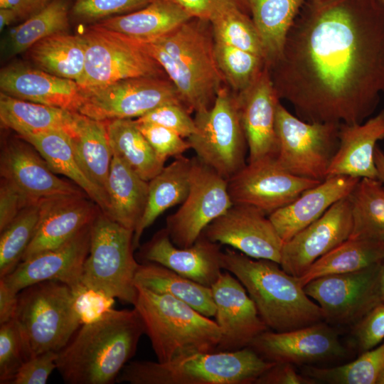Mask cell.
<instances>
[{
    "mask_svg": "<svg viewBox=\"0 0 384 384\" xmlns=\"http://www.w3.org/2000/svg\"><path fill=\"white\" fill-rule=\"evenodd\" d=\"M269 69L300 119L363 122L384 93V3L306 1Z\"/></svg>",
    "mask_w": 384,
    "mask_h": 384,
    "instance_id": "cell-1",
    "label": "cell"
},
{
    "mask_svg": "<svg viewBox=\"0 0 384 384\" xmlns=\"http://www.w3.org/2000/svg\"><path fill=\"white\" fill-rule=\"evenodd\" d=\"M144 326L137 310L112 309L82 324L58 352L56 370L69 384H111L136 352Z\"/></svg>",
    "mask_w": 384,
    "mask_h": 384,
    "instance_id": "cell-2",
    "label": "cell"
},
{
    "mask_svg": "<svg viewBox=\"0 0 384 384\" xmlns=\"http://www.w3.org/2000/svg\"><path fill=\"white\" fill-rule=\"evenodd\" d=\"M137 41L163 68L190 114L213 105L225 82L215 61L209 21L191 18L159 38Z\"/></svg>",
    "mask_w": 384,
    "mask_h": 384,
    "instance_id": "cell-3",
    "label": "cell"
},
{
    "mask_svg": "<svg viewBox=\"0 0 384 384\" xmlns=\"http://www.w3.org/2000/svg\"><path fill=\"white\" fill-rule=\"evenodd\" d=\"M220 263L244 286L270 330L287 331L324 321L319 304L279 263L229 248L222 251Z\"/></svg>",
    "mask_w": 384,
    "mask_h": 384,
    "instance_id": "cell-4",
    "label": "cell"
},
{
    "mask_svg": "<svg viewBox=\"0 0 384 384\" xmlns=\"http://www.w3.org/2000/svg\"><path fill=\"white\" fill-rule=\"evenodd\" d=\"M275 363L250 347L236 351L197 353L167 362L127 363L116 382L130 384H251Z\"/></svg>",
    "mask_w": 384,
    "mask_h": 384,
    "instance_id": "cell-5",
    "label": "cell"
},
{
    "mask_svg": "<svg viewBox=\"0 0 384 384\" xmlns=\"http://www.w3.org/2000/svg\"><path fill=\"white\" fill-rule=\"evenodd\" d=\"M133 304L159 362L215 351L220 331L215 321L170 295L136 284Z\"/></svg>",
    "mask_w": 384,
    "mask_h": 384,
    "instance_id": "cell-6",
    "label": "cell"
},
{
    "mask_svg": "<svg viewBox=\"0 0 384 384\" xmlns=\"http://www.w3.org/2000/svg\"><path fill=\"white\" fill-rule=\"evenodd\" d=\"M14 319L27 360L47 351L59 352L81 325L72 289L58 281L41 282L21 290Z\"/></svg>",
    "mask_w": 384,
    "mask_h": 384,
    "instance_id": "cell-7",
    "label": "cell"
},
{
    "mask_svg": "<svg viewBox=\"0 0 384 384\" xmlns=\"http://www.w3.org/2000/svg\"><path fill=\"white\" fill-rule=\"evenodd\" d=\"M133 230L100 210L91 225L82 284L133 305L137 297L134 277L139 265L133 254Z\"/></svg>",
    "mask_w": 384,
    "mask_h": 384,
    "instance_id": "cell-8",
    "label": "cell"
},
{
    "mask_svg": "<svg viewBox=\"0 0 384 384\" xmlns=\"http://www.w3.org/2000/svg\"><path fill=\"white\" fill-rule=\"evenodd\" d=\"M196 130L186 139L196 157L228 180L247 164L248 151L235 93L225 85L213 105L195 113Z\"/></svg>",
    "mask_w": 384,
    "mask_h": 384,
    "instance_id": "cell-9",
    "label": "cell"
},
{
    "mask_svg": "<svg viewBox=\"0 0 384 384\" xmlns=\"http://www.w3.org/2000/svg\"><path fill=\"white\" fill-rule=\"evenodd\" d=\"M275 127L278 163L294 176L319 181L326 179L338 146L340 124L304 121L279 102Z\"/></svg>",
    "mask_w": 384,
    "mask_h": 384,
    "instance_id": "cell-10",
    "label": "cell"
},
{
    "mask_svg": "<svg viewBox=\"0 0 384 384\" xmlns=\"http://www.w3.org/2000/svg\"><path fill=\"white\" fill-rule=\"evenodd\" d=\"M86 44L84 72L76 82L88 88L138 77H164L161 65L135 40L96 23L82 35Z\"/></svg>",
    "mask_w": 384,
    "mask_h": 384,
    "instance_id": "cell-11",
    "label": "cell"
},
{
    "mask_svg": "<svg viewBox=\"0 0 384 384\" xmlns=\"http://www.w3.org/2000/svg\"><path fill=\"white\" fill-rule=\"evenodd\" d=\"M82 90L78 112L100 121L139 118L162 105L181 104L176 87L165 77L132 78Z\"/></svg>",
    "mask_w": 384,
    "mask_h": 384,
    "instance_id": "cell-12",
    "label": "cell"
},
{
    "mask_svg": "<svg viewBox=\"0 0 384 384\" xmlns=\"http://www.w3.org/2000/svg\"><path fill=\"white\" fill-rule=\"evenodd\" d=\"M192 161L188 194L180 208L166 218L165 228L179 247L193 245L203 230L233 205L228 180L196 156Z\"/></svg>",
    "mask_w": 384,
    "mask_h": 384,
    "instance_id": "cell-13",
    "label": "cell"
},
{
    "mask_svg": "<svg viewBox=\"0 0 384 384\" xmlns=\"http://www.w3.org/2000/svg\"><path fill=\"white\" fill-rule=\"evenodd\" d=\"M379 262L356 272L321 277L304 287L306 294L320 306L324 321L353 326L380 304Z\"/></svg>",
    "mask_w": 384,
    "mask_h": 384,
    "instance_id": "cell-14",
    "label": "cell"
},
{
    "mask_svg": "<svg viewBox=\"0 0 384 384\" xmlns=\"http://www.w3.org/2000/svg\"><path fill=\"white\" fill-rule=\"evenodd\" d=\"M320 182L294 176L276 158L269 157L248 162L228 180V190L233 204L256 208L268 216Z\"/></svg>",
    "mask_w": 384,
    "mask_h": 384,
    "instance_id": "cell-15",
    "label": "cell"
},
{
    "mask_svg": "<svg viewBox=\"0 0 384 384\" xmlns=\"http://www.w3.org/2000/svg\"><path fill=\"white\" fill-rule=\"evenodd\" d=\"M248 347L267 361L293 365L311 366L347 354L336 330L324 321L283 332L267 330Z\"/></svg>",
    "mask_w": 384,
    "mask_h": 384,
    "instance_id": "cell-16",
    "label": "cell"
},
{
    "mask_svg": "<svg viewBox=\"0 0 384 384\" xmlns=\"http://www.w3.org/2000/svg\"><path fill=\"white\" fill-rule=\"evenodd\" d=\"M201 235L250 257L280 263L284 242L268 216L256 208L233 204Z\"/></svg>",
    "mask_w": 384,
    "mask_h": 384,
    "instance_id": "cell-17",
    "label": "cell"
},
{
    "mask_svg": "<svg viewBox=\"0 0 384 384\" xmlns=\"http://www.w3.org/2000/svg\"><path fill=\"white\" fill-rule=\"evenodd\" d=\"M351 230L352 216L348 196L284 242L279 265L288 274L299 277L315 261L348 240Z\"/></svg>",
    "mask_w": 384,
    "mask_h": 384,
    "instance_id": "cell-18",
    "label": "cell"
},
{
    "mask_svg": "<svg viewBox=\"0 0 384 384\" xmlns=\"http://www.w3.org/2000/svg\"><path fill=\"white\" fill-rule=\"evenodd\" d=\"M215 304V321L220 339L215 351H236L248 347L269 330L242 283L228 271L222 272L211 286Z\"/></svg>",
    "mask_w": 384,
    "mask_h": 384,
    "instance_id": "cell-19",
    "label": "cell"
},
{
    "mask_svg": "<svg viewBox=\"0 0 384 384\" xmlns=\"http://www.w3.org/2000/svg\"><path fill=\"white\" fill-rule=\"evenodd\" d=\"M1 177L13 182L30 200L85 194L60 178L40 153L20 137L4 139L0 159Z\"/></svg>",
    "mask_w": 384,
    "mask_h": 384,
    "instance_id": "cell-20",
    "label": "cell"
},
{
    "mask_svg": "<svg viewBox=\"0 0 384 384\" xmlns=\"http://www.w3.org/2000/svg\"><path fill=\"white\" fill-rule=\"evenodd\" d=\"M92 223L63 245L21 261L11 273L0 279L16 293L45 281L61 282L75 291L82 285L83 266L90 249Z\"/></svg>",
    "mask_w": 384,
    "mask_h": 384,
    "instance_id": "cell-21",
    "label": "cell"
},
{
    "mask_svg": "<svg viewBox=\"0 0 384 384\" xmlns=\"http://www.w3.org/2000/svg\"><path fill=\"white\" fill-rule=\"evenodd\" d=\"M235 93L249 152L248 162L276 158L277 139L275 121L280 102L266 65L252 83Z\"/></svg>",
    "mask_w": 384,
    "mask_h": 384,
    "instance_id": "cell-22",
    "label": "cell"
},
{
    "mask_svg": "<svg viewBox=\"0 0 384 384\" xmlns=\"http://www.w3.org/2000/svg\"><path fill=\"white\" fill-rule=\"evenodd\" d=\"M220 244L203 235L193 245H175L166 228L159 230L139 249L138 256L143 262L164 266L181 276L211 287L222 273Z\"/></svg>",
    "mask_w": 384,
    "mask_h": 384,
    "instance_id": "cell-23",
    "label": "cell"
},
{
    "mask_svg": "<svg viewBox=\"0 0 384 384\" xmlns=\"http://www.w3.org/2000/svg\"><path fill=\"white\" fill-rule=\"evenodd\" d=\"M87 197L82 194L41 200L40 220L21 261L63 245L90 225L101 210Z\"/></svg>",
    "mask_w": 384,
    "mask_h": 384,
    "instance_id": "cell-24",
    "label": "cell"
},
{
    "mask_svg": "<svg viewBox=\"0 0 384 384\" xmlns=\"http://www.w3.org/2000/svg\"><path fill=\"white\" fill-rule=\"evenodd\" d=\"M0 89L13 97L75 112L83 102V90L75 81L22 63L1 68Z\"/></svg>",
    "mask_w": 384,
    "mask_h": 384,
    "instance_id": "cell-25",
    "label": "cell"
},
{
    "mask_svg": "<svg viewBox=\"0 0 384 384\" xmlns=\"http://www.w3.org/2000/svg\"><path fill=\"white\" fill-rule=\"evenodd\" d=\"M360 179L349 176L326 178L268 218L285 242L319 218L337 201L349 196Z\"/></svg>",
    "mask_w": 384,
    "mask_h": 384,
    "instance_id": "cell-26",
    "label": "cell"
},
{
    "mask_svg": "<svg viewBox=\"0 0 384 384\" xmlns=\"http://www.w3.org/2000/svg\"><path fill=\"white\" fill-rule=\"evenodd\" d=\"M338 146L326 178L349 176L378 179L374 154L384 139V109L360 124H340Z\"/></svg>",
    "mask_w": 384,
    "mask_h": 384,
    "instance_id": "cell-27",
    "label": "cell"
},
{
    "mask_svg": "<svg viewBox=\"0 0 384 384\" xmlns=\"http://www.w3.org/2000/svg\"><path fill=\"white\" fill-rule=\"evenodd\" d=\"M79 112L13 97L1 92L0 121L19 137L50 131L75 136Z\"/></svg>",
    "mask_w": 384,
    "mask_h": 384,
    "instance_id": "cell-28",
    "label": "cell"
},
{
    "mask_svg": "<svg viewBox=\"0 0 384 384\" xmlns=\"http://www.w3.org/2000/svg\"><path fill=\"white\" fill-rule=\"evenodd\" d=\"M193 18L174 0H154L139 10L95 23L133 40L159 38Z\"/></svg>",
    "mask_w": 384,
    "mask_h": 384,
    "instance_id": "cell-29",
    "label": "cell"
},
{
    "mask_svg": "<svg viewBox=\"0 0 384 384\" xmlns=\"http://www.w3.org/2000/svg\"><path fill=\"white\" fill-rule=\"evenodd\" d=\"M20 137L40 153L54 173L73 181L104 213L108 214V194L85 174L75 156L68 134L61 131H50Z\"/></svg>",
    "mask_w": 384,
    "mask_h": 384,
    "instance_id": "cell-30",
    "label": "cell"
},
{
    "mask_svg": "<svg viewBox=\"0 0 384 384\" xmlns=\"http://www.w3.org/2000/svg\"><path fill=\"white\" fill-rule=\"evenodd\" d=\"M107 193L110 199L107 215L134 232L146 207L149 181L141 178L119 156L112 154Z\"/></svg>",
    "mask_w": 384,
    "mask_h": 384,
    "instance_id": "cell-31",
    "label": "cell"
},
{
    "mask_svg": "<svg viewBox=\"0 0 384 384\" xmlns=\"http://www.w3.org/2000/svg\"><path fill=\"white\" fill-rule=\"evenodd\" d=\"M192 158L183 155L175 159L149 181V193L144 213L134 232L133 247L139 246L144 231L167 209L181 204L186 198L191 182Z\"/></svg>",
    "mask_w": 384,
    "mask_h": 384,
    "instance_id": "cell-32",
    "label": "cell"
},
{
    "mask_svg": "<svg viewBox=\"0 0 384 384\" xmlns=\"http://www.w3.org/2000/svg\"><path fill=\"white\" fill-rule=\"evenodd\" d=\"M306 1L247 0L269 68L280 58L288 33Z\"/></svg>",
    "mask_w": 384,
    "mask_h": 384,
    "instance_id": "cell-33",
    "label": "cell"
},
{
    "mask_svg": "<svg viewBox=\"0 0 384 384\" xmlns=\"http://www.w3.org/2000/svg\"><path fill=\"white\" fill-rule=\"evenodd\" d=\"M135 284L157 294L170 295L181 300L206 316L215 315L211 288L180 275L155 262L139 263Z\"/></svg>",
    "mask_w": 384,
    "mask_h": 384,
    "instance_id": "cell-34",
    "label": "cell"
},
{
    "mask_svg": "<svg viewBox=\"0 0 384 384\" xmlns=\"http://www.w3.org/2000/svg\"><path fill=\"white\" fill-rule=\"evenodd\" d=\"M85 49L82 36L63 32L39 41L26 52L36 68L77 82L84 72Z\"/></svg>",
    "mask_w": 384,
    "mask_h": 384,
    "instance_id": "cell-35",
    "label": "cell"
},
{
    "mask_svg": "<svg viewBox=\"0 0 384 384\" xmlns=\"http://www.w3.org/2000/svg\"><path fill=\"white\" fill-rule=\"evenodd\" d=\"M71 142L75 156L88 177L107 192L112 160L107 122L78 114Z\"/></svg>",
    "mask_w": 384,
    "mask_h": 384,
    "instance_id": "cell-36",
    "label": "cell"
},
{
    "mask_svg": "<svg viewBox=\"0 0 384 384\" xmlns=\"http://www.w3.org/2000/svg\"><path fill=\"white\" fill-rule=\"evenodd\" d=\"M384 240L348 239L315 261L298 281L304 287L316 278L358 271L378 263Z\"/></svg>",
    "mask_w": 384,
    "mask_h": 384,
    "instance_id": "cell-37",
    "label": "cell"
},
{
    "mask_svg": "<svg viewBox=\"0 0 384 384\" xmlns=\"http://www.w3.org/2000/svg\"><path fill=\"white\" fill-rule=\"evenodd\" d=\"M112 154L122 159L141 178L149 181L164 167L132 119L107 120Z\"/></svg>",
    "mask_w": 384,
    "mask_h": 384,
    "instance_id": "cell-38",
    "label": "cell"
},
{
    "mask_svg": "<svg viewBox=\"0 0 384 384\" xmlns=\"http://www.w3.org/2000/svg\"><path fill=\"white\" fill-rule=\"evenodd\" d=\"M352 230L348 239L384 240V186L363 178L348 196Z\"/></svg>",
    "mask_w": 384,
    "mask_h": 384,
    "instance_id": "cell-39",
    "label": "cell"
},
{
    "mask_svg": "<svg viewBox=\"0 0 384 384\" xmlns=\"http://www.w3.org/2000/svg\"><path fill=\"white\" fill-rule=\"evenodd\" d=\"M69 27L67 0H50L41 11L16 27L6 43L8 56L27 51L39 41L63 33Z\"/></svg>",
    "mask_w": 384,
    "mask_h": 384,
    "instance_id": "cell-40",
    "label": "cell"
},
{
    "mask_svg": "<svg viewBox=\"0 0 384 384\" xmlns=\"http://www.w3.org/2000/svg\"><path fill=\"white\" fill-rule=\"evenodd\" d=\"M384 370V341L351 363L331 368L304 366L302 373L317 383L377 384Z\"/></svg>",
    "mask_w": 384,
    "mask_h": 384,
    "instance_id": "cell-41",
    "label": "cell"
},
{
    "mask_svg": "<svg viewBox=\"0 0 384 384\" xmlns=\"http://www.w3.org/2000/svg\"><path fill=\"white\" fill-rule=\"evenodd\" d=\"M214 40L264 58L257 29L250 14L235 5L223 6L209 20Z\"/></svg>",
    "mask_w": 384,
    "mask_h": 384,
    "instance_id": "cell-42",
    "label": "cell"
},
{
    "mask_svg": "<svg viewBox=\"0 0 384 384\" xmlns=\"http://www.w3.org/2000/svg\"><path fill=\"white\" fill-rule=\"evenodd\" d=\"M41 201L23 209L1 232L0 278L11 273L21 262L40 220Z\"/></svg>",
    "mask_w": 384,
    "mask_h": 384,
    "instance_id": "cell-43",
    "label": "cell"
},
{
    "mask_svg": "<svg viewBox=\"0 0 384 384\" xmlns=\"http://www.w3.org/2000/svg\"><path fill=\"white\" fill-rule=\"evenodd\" d=\"M214 53L225 83L236 93L249 87L266 65L262 56L215 40Z\"/></svg>",
    "mask_w": 384,
    "mask_h": 384,
    "instance_id": "cell-44",
    "label": "cell"
},
{
    "mask_svg": "<svg viewBox=\"0 0 384 384\" xmlns=\"http://www.w3.org/2000/svg\"><path fill=\"white\" fill-rule=\"evenodd\" d=\"M26 361L23 339L16 320L0 324V383L9 384Z\"/></svg>",
    "mask_w": 384,
    "mask_h": 384,
    "instance_id": "cell-45",
    "label": "cell"
},
{
    "mask_svg": "<svg viewBox=\"0 0 384 384\" xmlns=\"http://www.w3.org/2000/svg\"><path fill=\"white\" fill-rule=\"evenodd\" d=\"M154 0H75L73 16L85 22L102 20L126 14L144 8Z\"/></svg>",
    "mask_w": 384,
    "mask_h": 384,
    "instance_id": "cell-46",
    "label": "cell"
},
{
    "mask_svg": "<svg viewBox=\"0 0 384 384\" xmlns=\"http://www.w3.org/2000/svg\"><path fill=\"white\" fill-rule=\"evenodd\" d=\"M134 120L161 161L165 162L169 157L181 156L191 149L187 139L176 132L159 124Z\"/></svg>",
    "mask_w": 384,
    "mask_h": 384,
    "instance_id": "cell-47",
    "label": "cell"
},
{
    "mask_svg": "<svg viewBox=\"0 0 384 384\" xmlns=\"http://www.w3.org/2000/svg\"><path fill=\"white\" fill-rule=\"evenodd\" d=\"M138 122H149L168 128L184 139L196 130L194 119L180 103H167L137 118Z\"/></svg>",
    "mask_w": 384,
    "mask_h": 384,
    "instance_id": "cell-48",
    "label": "cell"
},
{
    "mask_svg": "<svg viewBox=\"0 0 384 384\" xmlns=\"http://www.w3.org/2000/svg\"><path fill=\"white\" fill-rule=\"evenodd\" d=\"M352 335L360 354L384 341V304H380L353 326Z\"/></svg>",
    "mask_w": 384,
    "mask_h": 384,
    "instance_id": "cell-49",
    "label": "cell"
},
{
    "mask_svg": "<svg viewBox=\"0 0 384 384\" xmlns=\"http://www.w3.org/2000/svg\"><path fill=\"white\" fill-rule=\"evenodd\" d=\"M73 292L81 325L98 320L113 309L114 298L90 289L82 284Z\"/></svg>",
    "mask_w": 384,
    "mask_h": 384,
    "instance_id": "cell-50",
    "label": "cell"
},
{
    "mask_svg": "<svg viewBox=\"0 0 384 384\" xmlns=\"http://www.w3.org/2000/svg\"><path fill=\"white\" fill-rule=\"evenodd\" d=\"M58 352L47 351L23 363L9 384H45L57 368Z\"/></svg>",
    "mask_w": 384,
    "mask_h": 384,
    "instance_id": "cell-51",
    "label": "cell"
},
{
    "mask_svg": "<svg viewBox=\"0 0 384 384\" xmlns=\"http://www.w3.org/2000/svg\"><path fill=\"white\" fill-rule=\"evenodd\" d=\"M33 203H36L30 200L13 182L1 178L0 185V232L3 231L23 209Z\"/></svg>",
    "mask_w": 384,
    "mask_h": 384,
    "instance_id": "cell-52",
    "label": "cell"
},
{
    "mask_svg": "<svg viewBox=\"0 0 384 384\" xmlns=\"http://www.w3.org/2000/svg\"><path fill=\"white\" fill-rule=\"evenodd\" d=\"M255 384H317V383L309 376L298 373L293 364L275 363L256 380Z\"/></svg>",
    "mask_w": 384,
    "mask_h": 384,
    "instance_id": "cell-53",
    "label": "cell"
},
{
    "mask_svg": "<svg viewBox=\"0 0 384 384\" xmlns=\"http://www.w3.org/2000/svg\"><path fill=\"white\" fill-rule=\"evenodd\" d=\"M193 18L209 21L220 9L235 5L250 14L247 0H174Z\"/></svg>",
    "mask_w": 384,
    "mask_h": 384,
    "instance_id": "cell-54",
    "label": "cell"
},
{
    "mask_svg": "<svg viewBox=\"0 0 384 384\" xmlns=\"http://www.w3.org/2000/svg\"><path fill=\"white\" fill-rule=\"evenodd\" d=\"M50 0H0V8L13 10L19 19H28L44 9Z\"/></svg>",
    "mask_w": 384,
    "mask_h": 384,
    "instance_id": "cell-55",
    "label": "cell"
},
{
    "mask_svg": "<svg viewBox=\"0 0 384 384\" xmlns=\"http://www.w3.org/2000/svg\"><path fill=\"white\" fill-rule=\"evenodd\" d=\"M18 304V293L11 289L0 279V324L14 319Z\"/></svg>",
    "mask_w": 384,
    "mask_h": 384,
    "instance_id": "cell-56",
    "label": "cell"
},
{
    "mask_svg": "<svg viewBox=\"0 0 384 384\" xmlns=\"http://www.w3.org/2000/svg\"><path fill=\"white\" fill-rule=\"evenodd\" d=\"M18 19L19 18L17 14L13 10L0 8V29L1 31L6 26H9Z\"/></svg>",
    "mask_w": 384,
    "mask_h": 384,
    "instance_id": "cell-57",
    "label": "cell"
},
{
    "mask_svg": "<svg viewBox=\"0 0 384 384\" xmlns=\"http://www.w3.org/2000/svg\"><path fill=\"white\" fill-rule=\"evenodd\" d=\"M374 161L378 172V179L384 186V152L378 145L375 150Z\"/></svg>",
    "mask_w": 384,
    "mask_h": 384,
    "instance_id": "cell-58",
    "label": "cell"
},
{
    "mask_svg": "<svg viewBox=\"0 0 384 384\" xmlns=\"http://www.w3.org/2000/svg\"><path fill=\"white\" fill-rule=\"evenodd\" d=\"M378 297L380 304H384V256L379 262Z\"/></svg>",
    "mask_w": 384,
    "mask_h": 384,
    "instance_id": "cell-59",
    "label": "cell"
},
{
    "mask_svg": "<svg viewBox=\"0 0 384 384\" xmlns=\"http://www.w3.org/2000/svg\"><path fill=\"white\" fill-rule=\"evenodd\" d=\"M377 384H384V370H383L382 373L380 374L378 381Z\"/></svg>",
    "mask_w": 384,
    "mask_h": 384,
    "instance_id": "cell-60",
    "label": "cell"
},
{
    "mask_svg": "<svg viewBox=\"0 0 384 384\" xmlns=\"http://www.w3.org/2000/svg\"><path fill=\"white\" fill-rule=\"evenodd\" d=\"M381 1H382L383 3H384V0H381Z\"/></svg>",
    "mask_w": 384,
    "mask_h": 384,
    "instance_id": "cell-61",
    "label": "cell"
}]
</instances>
